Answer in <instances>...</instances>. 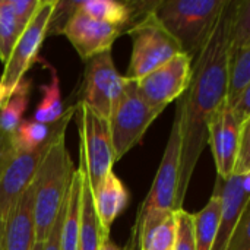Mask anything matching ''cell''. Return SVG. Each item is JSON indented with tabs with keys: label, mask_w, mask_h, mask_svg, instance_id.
Instances as JSON below:
<instances>
[{
	"label": "cell",
	"mask_w": 250,
	"mask_h": 250,
	"mask_svg": "<svg viewBox=\"0 0 250 250\" xmlns=\"http://www.w3.org/2000/svg\"><path fill=\"white\" fill-rule=\"evenodd\" d=\"M78 9L97 21L122 26V28H126L138 16L133 3L114 1V0L78 1Z\"/></svg>",
	"instance_id": "cell-21"
},
{
	"label": "cell",
	"mask_w": 250,
	"mask_h": 250,
	"mask_svg": "<svg viewBox=\"0 0 250 250\" xmlns=\"http://www.w3.org/2000/svg\"><path fill=\"white\" fill-rule=\"evenodd\" d=\"M66 204H67V198L57 214L54 226L51 227L48 237L44 242L42 250H62V226H63V218H64V212H66Z\"/></svg>",
	"instance_id": "cell-32"
},
{
	"label": "cell",
	"mask_w": 250,
	"mask_h": 250,
	"mask_svg": "<svg viewBox=\"0 0 250 250\" xmlns=\"http://www.w3.org/2000/svg\"><path fill=\"white\" fill-rule=\"evenodd\" d=\"M82 171V208H81V231L78 250H100L103 243L108 239L110 231L105 230L98 218L94 193L88 180V176L82 167H78Z\"/></svg>",
	"instance_id": "cell-18"
},
{
	"label": "cell",
	"mask_w": 250,
	"mask_h": 250,
	"mask_svg": "<svg viewBox=\"0 0 250 250\" xmlns=\"http://www.w3.org/2000/svg\"><path fill=\"white\" fill-rule=\"evenodd\" d=\"M227 250H250V201L236 226Z\"/></svg>",
	"instance_id": "cell-30"
},
{
	"label": "cell",
	"mask_w": 250,
	"mask_h": 250,
	"mask_svg": "<svg viewBox=\"0 0 250 250\" xmlns=\"http://www.w3.org/2000/svg\"><path fill=\"white\" fill-rule=\"evenodd\" d=\"M75 114L79 132V167L85 170L91 189L95 190L116 163L110 123L82 101L76 104Z\"/></svg>",
	"instance_id": "cell-6"
},
{
	"label": "cell",
	"mask_w": 250,
	"mask_h": 250,
	"mask_svg": "<svg viewBox=\"0 0 250 250\" xmlns=\"http://www.w3.org/2000/svg\"><path fill=\"white\" fill-rule=\"evenodd\" d=\"M192 62L190 56L182 53L136 81L142 98L151 107L163 111L170 103L188 91L192 78Z\"/></svg>",
	"instance_id": "cell-11"
},
{
	"label": "cell",
	"mask_w": 250,
	"mask_h": 250,
	"mask_svg": "<svg viewBox=\"0 0 250 250\" xmlns=\"http://www.w3.org/2000/svg\"><path fill=\"white\" fill-rule=\"evenodd\" d=\"M233 111L240 125L250 116V83L242 91L237 103L233 107Z\"/></svg>",
	"instance_id": "cell-33"
},
{
	"label": "cell",
	"mask_w": 250,
	"mask_h": 250,
	"mask_svg": "<svg viewBox=\"0 0 250 250\" xmlns=\"http://www.w3.org/2000/svg\"><path fill=\"white\" fill-rule=\"evenodd\" d=\"M127 34L132 38V56L126 78L130 81L142 79L185 53L177 40L155 16L154 10L136 19L127 28Z\"/></svg>",
	"instance_id": "cell-4"
},
{
	"label": "cell",
	"mask_w": 250,
	"mask_h": 250,
	"mask_svg": "<svg viewBox=\"0 0 250 250\" xmlns=\"http://www.w3.org/2000/svg\"><path fill=\"white\" fill-rule=\"evenodd\" d=\"M180 167H182V114H180V108L177 107L161 164L158 167L157 176L145 201L139 207L136 217H141L151 209H170L177 212Z\"/></svg>",
	"instance_id": "cell-10"
},
{
	"label": "cell",
	"mask_w": 250,
	"mask_h": 250,
	"mask_svg": "<svg viewBox=\"0 0 250 250\" xmlns=\"http://www.w3.org/2000/svg\"><path fill=\"white\" fill-rule=\"evenodd\" d=\"M53 125H42L35 120H23L12 135L13 146L18 151L29 152L44 145L51 136Z\"/></svg>",
	"instance_id": "cell-25"
},
{
	"label": "cell",
	"mask_w": 250,
	"mask_h": 250,
	"mask_svg": "<svg viewBox=\"0 0 250 250\" xmlns=\"http://www.w3.org/2000/svg\"><path fill=\"white\" fill-rule=\"evenodd\" d=\"M161 113L142 98L136 81L127 79L125 94L108 120L116 161L141 142L148 127Z\"/></svg>",
	"instance_id": "cell-7"
},
{
	"label": "cell",
	"mask_w": 250,
	"mask_h": 250,
	"mask_svg": "<svg viewBox=\"0 0 250 250\" xmlns=\"http://www.w3.org/2000/svg\"><path fill=\"white\" fill-rule=\"evenodd\" d=\"M0 250H3V221L0 220Z\"/></svg>",
	"instance_id": "cell-37"
},
{
	"label": "cell",
	"mask_w": 250,
	"mask_h": 250,
	"mask_svg": "<svg viewBox=\"0 0 250 250\" xmlns=\"http://www.w3.org/2000/svg\"><path fill=\"white\" fill-rule=\"evenodd\" d=\"M21 34L9 0H0V60L4 64L7 63Z\"/></svg>",
	"instance_id": "cell-26"
},
{
	"label": "cell",
	"mask_w": 250,
	"mask_h": 250,
	"mask_svg": "<svg viewBox=\"0 0 250 250\" xmlns=\"http://www.w3.org/2000/svg\"><path fill=\"white\" fill-rule=\"evenodd\" d=\"M64 132L66 129L56 136L34 179L37 242L48 237L76 171L64 144Z\"/></svg>",
	"instance_id": "cell-2"
},
{
	"label": "cell",
	"mask_w": 250,
	"mask_h": 250,
	"mask_svg": "<svg viewBox=\"0 0 250 250\" xmlns=\"http://www.w3.org/2000/svg\"><path fill=\"white\" fill-rule=\"evenodd\" d=\"M42 248H44V242H37V243L34 245L32 250H42Z\"/></svg>",
	"instance_id": "cell-38"
},
{
	"label": "cell",
	"mask_w": 250,
	"mask_h": 250,
	"mask_svg": "<svg viewBox=\"0 0 250 250\" xmlns=\"http://www.w3.org/2000/svg\"><path fill=\"white\" fill-rule=\"evenodd\" d=\"M42 98L34 113V120L42 125H54L64 114L62 95H60V79L54 69H51V81L41 86Z\"/></svg>",
	"instance_id": "cell-23"
},
{
	"label": "cell",
	"mask_w": 250,
	"mask_h": 250,
	"mask_svg": "<svg viewBox=\"0 0 250 250\" xmlns=\"http://www.w3.org/2000/svg\"><path fill=\"white\" fill-rule=\"evenodd\" d=\"M230 42L231 53L250 45V0H233Z\"/></svg>",
	"instance_id": "cell-27"
},
{
	"label": "cell",
	"mask_w": 250,
	"mask_h": 250,
	"mask_svg": "<svg viewBox=\"0 0 250 250\" xmlns=\"http://www.w3.org/2000/svg\"><path fill=\"white\" fill-rule=\"evenodd\" d=\"M250 83V45L231 53L227 104L233 108L242 91Z\"/></svg>",
	"instance_id": "cell-24"
},
{
	"label": "cell",
	"mask_w": 250,
	"mask_h": 250,
	"mask_svg": "<svg viewBox=\"0 0 250 250\" xmlns=\"http://www.w3.org/2000/svg\"><path fill=\"white\" fill-rule=\"evenodd\" d=\"M100 250H135L133 248H130L129 245L126 246V248H119L116 243H113L111 240H110V237L103 243V246H101V249Z\"/></svg>",
	"instance_id": "cell-35"
},
{
	"label": "cell",
	"mask_w": 250,
	"mask_h": 250,
	"mask_svg": "<svg viewBox=\"0 0 250 250\" xmlns=\"http://www.w3.org/2000/svg\"><path fill=\"white\" fill-rule=\"evenodd\" d=\"M35 243V190L32 183L3 221V250H32Z\"/></svg>",
	"instance_id": "cell-16"
},
{
	"label": "cell",
	"mask_w": 250,
	"mask_h": 250,
	"mask_svg": "<svg viewBox=\"0 0 250 250\" xmlns=\"http://www.w3.org/2000/svg\"><path fill=\"white\" fill-rule=\"evenodd\" d=\"M82 182L83 176L76 168L67 193L66 212L62 226V250H78L81 231V208H82Z\"/></svg>",
	"instance_id": "cell-19"
},
{
	"label": "cell",
	"mask_w": 250,
	"mask_h": 250,
	"mask_svg": "<svg viewBox=\"0 0 250 250\" xmlns=\"http://www.w3.org/2000/svg\"><path fill=\"white\" fill-rule=\"evenodd\" d=\"M9 3L15 12L18 26L22 32L31 22V19L34 18L37 10L40 9L42 0H9Z\"/></svg>",
	"instance_id": "cell-31"
},
{
	"label": "cell",
	"mask_w": 250,
	"mask_h": 250,
	"mask_svg": "<svg viewBox=\"0 0 250 250\" xmlns=\"http://www.w3.org/2000/svg\"><path fill=\"white\" fill-rule=\"evenodd\" d=\"M220 215L221 198L220 190L215 186L208 204L193 215V236L196 250H212L220 229Z\"/></svg>",
	"instance_id": "cell-20"
},
{
	"label": "cell",
	"mask_w": 250,
	"mask_h": 250,
	"mask_svg": "<svg viewBox=\"0 0 250 250\" xmlns=\"http://www.w3.org/2000/svg\"><path fill=\"white\" fill-rule=\"evenodd\" d=\"M125 28L97 21L76 9L66 21L60 34H63L85 62L105 51H111L113 42L120 37Z\"/></svg>",
	"instance_id": "cell-12"
},
{
	"label": "cell",
	"mask_w": 250,
	"mask_h": 250,
	"mask_svg": "<svg viewBox=\"0 0 250 250\" xmlns=\"http://www.w3.org/2000/svg\"><path fill=\"white\" fill-rule=\"evenodd\" d=\"M75 113H76V105H72L67 110H64L62 119L53 125L51 136L40 148L29 152L18 151L13 148L3 158V161L0 163V220L1 221H4L6 215L9 214L15 202L19 199V196L34 183L41 161L48 152L56 136L67 127Z\"/></svg>",
	"instance_id": "cell-5"
},
{
	"label": "cell",
	"mask_w": 250,
	"mask_h": 250,
	"mask_svg": "<svg viewBox=\"0 0 250 250\" xmlns=\"http://www.w3.org/2000/svg\"><path fill=\"white\" fill-rule=\"evenodd\" d=\"M229 0L157 1L155 16L193 60L211 37Z\"/></svg>",
	"instance_id": "cell-3"
},
{
	"label": "cell",
	"mask_w": 250,
	"mask_h": 250,
	"mask_svg": "<svg viewBox=\"0 0 250 250\" xmlns=\"http://www.w3.org/2000/svg\"><path fill=\"white\" fill-rule=\"evenodd\" d=\"M177 236V212L151 209L136 217L129 246L135 250H173Z\"/></svg>",
	"instance_id": "cell-15"
},
{
	"label": "cell",
	"mask_w": 250,
	"mask_h": 250,
	"mask_svg": "<svg viewBox=\"0 0 250 250\" xmlns=\"http://www.w3.org/2000/svg\"><path fill=\"white\" fill-rule=\"evenodd\" d=\"M57 1L59 0H42L40 9L19 35L0 78V83L9 98L25 79V73L29 70L32 63L37 60L41 44L50 31V22L53 19Z\"/></svg>",
	"instance_id": "cell-9"
},
{
	"label": "cell",
	"mask_w": 250,
	"mask_h": 250,
	"mask_svg": "<svg viewBox=\"0 0 250 250\" xmlns=\"http://www.w3.org/2000/svg\"><path fill=\"white\" fill-rule=\"evenodd\" d=\"M29 94L31 81L23 79L0 110V130H3L7 135H13L16 132V129L22 123L23 113L28 108Z\"/></svg>",
	"instance_id": "cell-22"
},
{
	"label": "cell",
	"mask_w": 250,
	"mask_h": 250,
	"mask_svg": "<svg viewBox=\"0 0 250 250\" xmlns=\"http://www.w3.org/2000/svg\"><path fill=\"white\" fill-rule=\"evenodd\" d=\"M215 186L220 190L221 215L212 250H227L236 226L250 201V173L233 174L227 180L217 177Z\"/></svg>",
	"instance_id": "cell-14"
},
{
	"label": "cell",
	"mask_w": 250,
	"mask_h": 250,
	"mask_svg": "<svg viewBox=\"0 0 250 250\" xmlns=\"http://www.w3.org/2000/svg\"><path fill=\"white\" fill-rule=\"evenodd\" d=\"M250 173V116L240 126V139H239V151L236 160L234 174H246Z\"/></svg>",
	"instance_id": "cell-29"
},
{
	"label": "cell",
	"mask_w": 250,
	"mask_h": 250,
	"mask_svg": "<svg viewBox=\"0 0 250 250\" xmlns=\"http://www.w3.org/2000/svg\"><path fill=\"white\" fill-rule=\"evenodd\" d=\"M173 250H196L193 236V214L177 211V236Z\"/></svg>",
	"instance_id": "cell-28"
},
{
	"label": "cell",
	"mask_w": 250,
	"mask_h": 250,
	"mask_svg": "<svg viewBox=\"0 0 250 250\" xmlns=\"http://www.w3.org/2000/svg\"><path fill=\"white\" fill-rule=\"evenodd\" d=\"M13 138L12 135L4 133L3 130H0V163L3 161V158L13 149Z\"/></svg>",
	"instance_id": "cell-34"
},
{
	"label": "cell",
	"mask_w": 250,
	"mask_h": 250,
	"mask_svg": "<svg viewBox=\"0 0 250 250\" xmlns=\"http://www.w3.org/2000/svg\"><path fill=\"white\" fill-rule=\"evenodd\" d=\"M233 0H229L211 37L192 62V78L177 107L182 114V167L177 192V211L183 202L193 171L204 148L208 145V125L227 103L231 59Z\"/></svg>",
	"instance_id": "cell-1"
},
{
	"label": "cell",
	"mask_w": 250,
	"mask_h": 250,
	"mask_svg": "<svg viewBox=\"0 0 250 250\" xmlns=\"http://www.w3.org/2000/svg\"><path fill=\"white\" fill-rule=\"evenodd\" d=\"M240 126L233 108L227 103L214 114L208 125V145L212 151L217 176L223 180L234 174Z\"/></svg>",
	"instance_id": "cell-13"
},
{
	"label": "cell",
	"mask_w": 250,
	"mask_h": 250,
	"mask_svg": "<svg viewBox=\"0 0 250 250\" xmlns=\"http://www.w3.org/2000/svg\"><path fill=\"white\" fill-rule=\"evenodd\" d=\"M94 204L98 218L105 230L110 231L114 220L126 209L129 204V192L123 182L111 171L100 183V186L92 190Z\"/></svg>",
	"instance_id": "cell-17"
},
{
	"label": "cell",
	"mask_w": 250,
	"mask_h": 250,
	"mask_svg": "<svg viewBox=\"0 0 250 250\" xmlns=\"http://www.w3.org/2000/svg\"><path fill=\"white\" fill-rule=\"evenodd\" d=\"M9 100V97H7V94H6V91H4V88L1 86V83H0V110L3 108V105L6 104V101Z\"/></svg>",
	"instance_id": "cell-36"
},
{
	"label": "cell",
	"mask_w": 250,
	"mask_h": 250,
	"mask_svg": "<svg viewBox=\"0 0 250 250\" xmlns=\"http://www.w3.org/2000/svg\"><path fill=\"white\" fill-rule=\"evenodd\" d=\"M126 85L127 78L117 72L111 51L101 53L86 62L82 103L100 117L110 120L125 94Z\"/></svg>",
	"instance_id": "cell-8"
}]
</instances>
